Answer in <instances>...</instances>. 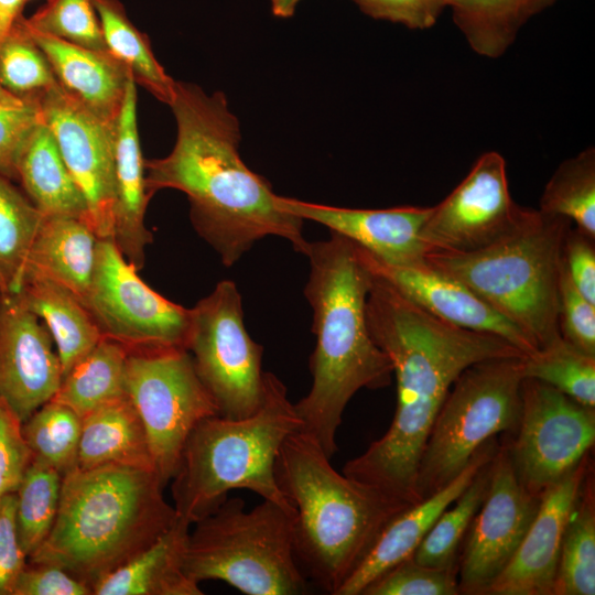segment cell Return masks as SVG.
<instances>
[{"label":"cell","instance_id":"41","mask_svg":"<svg viewBox=\"0 0 595 595\" xmlns=\"http://www.w3.org/2000/svg\"><path fill=\"white\" fill-rule=\"evenodd\" d=\"M457 594H459L457 572L422 565L412 556L381 574L361 593V595Z\"/></svg>","mask_w":595,"mask_h":595},{"label":"cell","instance_id":"10","mask_svg":"<svg viewBox=\"0 0 595 595\" xmlns=\"http://www.w3.org/2000/svg\"><path fill=\"white\" fill-rule=\"evenodd\" d=\"M125 392L149 440L154 469L165 487L173 478L184 444L203 419L219 414L187 349L129 350Z\"/></svg>","mask_w":595,"mask_h":595},{"label":"cell","instance_id":"7","mask_svg":"<svg viewBox=\"0 0 595 595\" xmlns=\"http://www.w3.org/2000/svg\"><path fill=\"white\" fill-rule=\"evenodd\" d=\"M572 221L528 208L509 234L470 252H429L425 261L462 282L515 324L539 349L561 334L559 279Z\"/></svg>","mask_w":595,"mask_h":595},{"label":"cell","instance_id":"28","mask_svg":"<svg viewBox=\"0 0 595 595\" xmlns=\"http://www.w3.org/2000/svg\"><path fill=\"white\" fill-rule=\"evenodd\" d=\"M17 170L18 181L26 196L43 215L71 216L88 221L86 199L43 119L25 142Z\"/></svg>","mask_w":595,"mask_h":595},{"label":"cell","instance_id":"42","mask_svg":"<svg viewBox=\"0 0 595 595\" xmlns=\"http://www.w3.org/2000/svg\"><path fill=\"white\" fill-rule=\"evenodd\" d=\"M559 329L566 342L595 356V304L575 288L563 259L559 279Z\"/></svg>","mask_w":595,"mask_h":595},{"label":"cell","instance_id":"46","mask_svg":"<svg viewBox=\"0 0 595 595\" xmlns=\"http://www.w3.org/2000/svg\"><path fill=\"white\" fill-rule=\"evenodd\" d=\"M90 585L73 576L64 569L47 564L26 562L21 571L13 595H91Z\"/></svg>","mask_w":595,"mask_h":595},{"label":"cell","instance_id":"24","mask_svg":"<svg viewBox=\"0 0 595 595\" xmlns=\"http://www.w3.org/2000/svg\"><path fill=\"white\" fill-rule=\"evenodd\" d=\"M192 524H174L123 565L93 584L94 595H202L199 584L184 570Z\"/></svg>","mask_w":595,"mask_h":595},{"label":"cell","instance_id":"40","mask_svg":"<svg viewBox=\"0 0 595 595\" xmlns=\"http://www.w3.org/2000/svg\"><path fill=\"white\" fill-rule=\"evenodd\" d=\"M29 28L72 44L108 52L91 0H47L25 18Z\"/></svg>","mask_w":595,"mask_h":595},{"label":"cell","instance_id":"19","mask_svg":"<svg viewBox=\"0 0 595 595\" xmlns=\"http://www.w3.org/2000/svg\"><path fill=\"white\" fill-rule=\"evenodd\" d=\"M589 455L541 495L521 543L486 595H553L565 527L592 466Z\"/></svg>","mask_w":595,"mask_h":595},{"label":"cell","instance_id":"16","mask_svg":"<svg viewBox=\"0 0 595 595\" xmlns=\"http://www.w3.org/2000/svg\"><path fill=\"white\" fill-rule=\"evenodd\" d=\"M88 208L99 239L113 238L115 151L117 121L99 117L57 84L36 101Z\"/></svg>","mask_w":595,"mask_h":595},{"label":"cell","instance_id":"25","mask_svg":"<svg viewBox=\"0 0 595 595\" xmlns=\"http://www.w3.org/2000/svg\"><path fill=\"white\" fill-rule=\"evenodd\" d=\"M98 239L85 219L44 215L21 280L30 274L46 277L69 289L84 303L95 268Z\"/></svg>","mask_w":595,"mask_h":595},{"label":"cell","instance_id":"49","mask_svg":"<svg viewBox=\"0 0 595 595\" xmlns=\"http://www.w3.org/2000/svg\"><path fill=\"white\" fill-rule=\"evenodd\" d=\"M30 0H0V44L8 35Z\"/></svg>","mask_w":595,"mask_h":595},{"label":"cell","instance_id":"8","mask_svg":"<svg viewBox=\"0 0 595 595\" xmlns=\"http://www.w3.org/2000/svg\"><path fill=\"white\" fill-rule=\"evenodd\" d=\"M193 526L184 570L196 583L219 581L247 595L309 592L294 554V513L280 505L262 499L246 510L240 497H228Z\"/></svg>","mask_w":595,"mask_h":595},{"label":"cell","instance_id":"33","mask_svg":"<svg viewBox=\"0 0 595 595\" xmlns=\"http://www.w3.org/2000/svg\"><path fill=\"white\" fill-rule=\"evenodd\" d=\"M493 458L482 465L461 496L435 520L412 554L415 562L457 572L463 540L489 487Z\"/></svg>","mask_w":595,"mask_h":595},{"label":"cell","instance_id":"39","mask_svg":"<svg viewBox=\"0 0 595 595\" xmlns=\"http://www.w3.org/2000/svg\"><path fill=\"white\" fill-rule=\"evenodd\" d=\"M20 17L0 44V85L24 101H36L57 85L44 53Z\"/></svg>","mask_w":595,"mask_h":595},{"label":"cell","instance_id":"38","mask_svg":"<svg viewBox=\"0 0 595 595\" xmlns=\"http://www.w3.org/2000/svg\"><path fill=\"white\" fill-rule=\"evenodd\" d=\"M63 476L32 461L15 491V520L20 544L29 558L50 533L60 506Z\"/></svg>","mask_w":595,"mask_h":595},{"label":"cell","instance_id":"36","mask_svg":"<svg viewBox=\"0 0 595 595\" xmlns=\"http://www.w3.org/2000/svg\"><path fill=\"white\" fill-rule=\"evenodd\" d=\"M83 419L71 408L50 400L22 422V434L32 461L62 476L77 466Z\"/></svg>","mask_w":595,"mask_h":595},{"label":"cell","instance_id":"31","mask_svg":"<svg viewBox=\"0 0 595 595\" xmlns=\"http://www.w3.org/2000/svg\"><path fill=\"white\" fill-rule=\"evenodd\" d=\"M108 52L156 99L169 105L175 82L155 58L149 36L139 31L119 0H91Z\"/></svg>","mask_w":595,"mask_h":595},{"label":"cell","instance_id":"32","mask_svg":"<svg viewBox=\"0 0 595 595\" xmlns=\"http://www.w3.org/2000/svg\"><path fill=\"white\" fill-rule=\"evenodd\" d=\"M589 467L565 527L553 595L595 594V493Z\"/></svg>","mask_w":595,"mask_h":595},{"label":"cell","instance_id":"17","mask_svg":"<svg viewBox=\"0 0 595 595\" xmlns=\"http://www.w3.org/2000/svg\"><path fill=\"white\" fill-rule=\"evenodd\" d=\"M53 337L15 293H0V398L24 422L56 393L63 370Z\"/></svg>","mask_w":595,"mask_h":595},{"label":"cell","instance_id":"50","mask_svg":"<svg viewBox=\"0 0 595 595\" xmlns=\"http://www.w3.org/2000/svg\"><path fill=\"white\" fill-rule=\"evenodd\" d=\"M301 0H270L273 15L278 18H290Z\"/></svg>","mask_w":595,"mask_h":595},{"label":"cell","instance_id":"11","mask_svg":"<svg viewBox=\"0 0 595 595\" xmlns=\"http://www.w3.org/2000/svg\"><path fill=\"white\" fill-rule=\"evenodd\" d=\"M187 350L220 415L240 419L260 408L263 347L245 327L241 295L232 281L218 282L191 309Z\"/></svg>","mask_w":595,"mask_h":595},{"label":"cell","instance_id":"13","mask_svg":"<svg viewBox=\"0 0 595 595\" xmlns=\"http://www.w3.org/2000/svg\"><path fill=\"white\" fill-rule=\"evenodd\" d=\"M84 305L101 335L121 343L128 350L187 349L191 309L165 299L145 284L113 238L98 239Z\"/></svg>","mask_w":595,"mask_h":595},{"label":"cell","instance_id":"34","mask_svg":"<svg viewBox=\"0 0 595 595\" xmlns=\"http://www.w3.org/2000/svg\"><path fill=\"white\" fill-rule=\"evenodd\" d=\"M539 210L574 221L595 239V149L588 147L563 161L550 177Z\"/></svg>","mask_w":595,"mask_h":595},{"label":"cell","instance_id":"27","mask_svg":"<svg viewBox=\"0 0 595 595\" xmlns=\"http://www.w3.org/2000/svg\"><path fill=\"white\" fill-rule=\"evenodd\" d=\"M15 294L48 328L63 376L101 339L102 335L87 307L61 283L30 274L21 280Z\"/></svg>","mask_w":595,"mask_h":595},{"label":"cell","instance_id":"37","mask_svg":"<svg viewBox=\"0 0 595 595\" xmlns=\"http://www.w3.org/2000/svg\"><path fill=\"white\" fill-rule=\"evenodd\" d=\"M523 378L540 380L576 402L595 408V356L585 354L562 336L524 357Z\"/></svg>","mask_w":595,"mask_h":595},{"label":"cell","instance_id":"15","mask_svg":"<svg viewBox=\"0 0 595 595\" xmlns=\"http://www.w3.org/2000/svg\"><path fill=\"white\" fill-rule=\"evenodd\" d=\"M540 498L519 482L504 442L491 461L485 499L458 553L459 594L486 595L521 543L538 511Z\"/></svg>","mask_w":595,"mask_h":595},{"label":"cell","instance_id":"45","mask_svg":"<svg viewBox=\"0 0 595 595\" xmlns=\"http://www.w3.org/2000/svg\"><path fill=\"white\" fill-rule=\"evenodd\" d=\"M367 15L424 30L435 24L445 0H353Z\"/></svg>","mask_w":595,"mask_h":595},{"label":"cell","instance_id":"52","mask_svg":"<svg viewBox=\"0 0 595 595\" xmlns=\"http://www.w3.org/2000/svg\"><path fill=\"white\" fill-rule=\"evenodd\" d=\"M0 293H6L4 285H3V282L1 280V277H0Z\"/></svg>","mask_w":595,"mask_h":595},{"label":"cell","instance_id":"35","mask_svg":"<svg viewBox=\"0 0 595 595\" xmlns=\"http://www.w3.org/2000/svg\"><path fill=\"white\" fill-rule=\"evenodd\" d=\"M44 215L12 181L0 175V277L15 293Z\"/></svg>","mask_w":595,"mask_h":595},{"label":"cell","instance_id":"29","mask_svg":"<svg viewBox=\"0 0 595 595\" xmlns=\"http://www.w3.org/2000/svg\"><path fill=\"white\" fill-rule=\"evenodd\" d=\"M128 348L102 336L96 346L62 378L51 399L75 411L82 419L126 394L125 371Z\"/></svg>","mask_w":595,"mask_h":595},{"label":"cell","instance_id":"9","mask_svg":"<svg viewBox=\"0 0 595 595\" xmlns=\"http://www.w3.org/2000/svg\"><path fill=\"white\" fill-rule=\"evenodd\" d=\"M523 357H498L468 366L452 385L420 457V500L455 479L498 433H515L521 414Z\"/></svg>","mask_w":595,"mask_h":595},{"label":"cell","instance_id":"18","mask_svg":"<svg viewBox=\"0 0 595 595\" xmlns=\"http://www.w3.org/2000/svg\"><path fill=\"white\" fill-rule=\"evenodd\" d=\"M357 248L371 273L389 282L428 313L462 328L497 335L526 356L538 351L515 324L465 284L432 268L425 259L413 266H396L377 259L359 246Z\"/></svg>","mask_w":595,"mask_h":595},{"label":"cell","instance_id":"6","mask_svg":"<svg viewBox=\"0 0 595 595\" xmlns=\"http://www.w3.org/2000/svg\"><path fill=\"white\" fill-rule=\"evenodd\" d=\"M303 423L284 383L264 376V398L252 414H220L199 421L190 433L171 479L174 508L191 524L214 511L234 489H248L295 515L279 489L275 461L285 439Z\"/></svg>","mask_w":595,"mask_h":595},{"label":"cell","instance_id":"47","mask_svg":"<svg viewBox=\"0 0 595 595\" xmlns=\"http://www.w3.org/2000/svg\"><path fill=\"white\" fill-rule=\"evenodd\" d=\"M17 495L10 494L0 500V595H13L17 580L26 564L18 536Z\"/></svg>","mask_w":595,"mask_h":595},{"label":"cell","instance_id":"44","mask_svg":"<svg viewBox=\"0 0 595 595\" xmlns=\"http://www.w3.org/2000/svg\"><path fill=\"white\" fill-rule=\"evenodd\" d=\"M41 120L35 101L21 107L0 106V175L18 181L20 153Z\"/></svg>","mask_w":595,"mask_h":595},{"label":"cell","instance_id":"2","mask_svg":"<svg viewBox=\"0 0 595 595\" xmlns=\"http://www.w3.org/2000/svg\"><path fill=\"white\" fill-rule=\"evenodd\" d=\"M169 106L176 141L169 155L144 161L149 196L163 188L185 193L194 229L226 267L267 236L284 238L304 255L303 220L282 210L271 184L240 158V126L225 94L175 82Z\"/></svg>","mask_w":595,"mask_h":595},{"label":"cell","instance_id":"26","mask_svg":"<svg viewBox=\"0 0 595 595\" xmlns=\"http://www.w3.org/2000/svg\"><path fill=\"white\" fill-rule=\"evenodd\" d=\"M107 465L155 472L145 429L127 394L83 418L76 468Z\"/></svg>","mask_w":595,"mask_h":595},{"label":"cell","instance_id":"20","mask_svg":"<svg viewBox=\"0 0 595 595\" xmlns=\"http://www.w3.org/2000/svg\"><path fill=\"white\" fill-rule=\"evenodd\" d=\"M275 201L282 210L327 227L331 232L347 238L383 262L413 266L424 261L425 250L420 232L431 207L357 209L280 195Z\"/></svg>","mask_w":595,"mask_h":595},{"label":"cell","instance_id":"14","mask_svg":"<svg viewBox=\"0 0 595 595\" xmlns=\"http://www.w3.org/2000/svg\"><path fill=\"white\" fill-rule=\"evenodd\" d=\"M528 208L512 199L505 159L480 155L462 182L431 213L420 232L429 252H470L490 246L523 218Z\"/></svg>","mask_w":595,"mask_h":595},{"label":"cell","instance_id":"5","mask_svg":"<svg viewBox=\"0 0 595 595\" xmlns=\"http://www.w3.org/2000/svg\"><path fill=\"white\" fill-rule=\"evenodd\" d=\"M163 489L154 470H71L62 479L54 524L29 561L60 566L91 587L174 524L178 516Z\"/></svg>","mask_w":595,"mask_h":595},{"label":"cell","instance_id":"23","mask_svg":"<svg viewBox=\"0 0 595 595\" xmlns=\"http://www.w3.org/2000/svg\"><path fill=\"white\" fill-rule=\"evenodd\" d=\"M26 28L60 87L99 117L117 121L132 79L128 69L109 52L82 47Z\"/></svg>","mask_w":595,"mask_h":595},{"label":"cell","instance_id":"3","mask_svg":"<svg viewBox=\"0 0 595 595\" xmlns=\"http://www.w3.org/2000/svg\"><path fill=\"white\" fill-rule=\"evenodd\" d=\"M304 255L311 266L304 294L313 310L316 343L310 358L311 389L294 405L302 430L332 458L349 400L363 388L388 387L393 369L368 329L366 299L372 273L357 246L331 232L326 240L309 242Z\"/></svg>","mask_w":595,"mask_h":595},{"label":"cell","instance_id":"30","mask_svg":"<svg viewBox=\"0 0 595 595\" xmlns=\"http://www.w3.org/2000/svg\"><path fill=\"white\" fill-rule=\"evenodd\" d=\"M469 46L496 58L515 41L521 26L545 9V0H445Z\"/></svg>","mask_w":595,"mask_h":595},{"label":"cell","instance_id":"4","mask_svg":"<svg viewBox=\"0 0 595 595\" xmlns=\"http://www.w3.org/2000/svg\"><path fill=\"white\" fill-rule=\"evenodd\" d=\"M279 489L294 508L293 547L306 580L336 595L387 523L408 504L337 472L303 430L289 435L275 461Z\"/></svg>","mask_w":595,"mask_h":595},{"label":"cell","instance_id":"1","mask_svg":"<svg viewBox=\"0 0 595 595\" xmlns=\"http://www.w3.org/2000/svg\"><path fill=\"white\" fill-rule=\"evenodd\" d=\"M366 318L374 342L392 364L397 407L387 432L349 459L343 473L415 504L420 457L454 381L475 363L526 355L497 335L435 317L375 274Z\"/></svg>","mask_w":595,"mask_h":595},{"label":"cell","instance_id":"21","mask_svg":"<svg viewBox=\"0 0 595 595\" xmlns=\"http://www.w3.org/2000/svg\"><path fill=\"white\" fill-rule=\"evenodd\" d=\"M498 447L495 437L489 440L448 485L396 515L336 595H361L372 581L411 558L439 516L461 496L482 465L495 456Z\"/></svg>","mask_w":595,"mask_h":595},{"label":"cell","instance_id":"48","mask_svg":"<svg viewBox=\"0 0 595 595\" xmlns=\"http://www.w3.org/2000/svg\"><path fill=\"white\" fill-rule=\"evenodd\" d=\"M595 239L572 226L563 246V266L580 293L595 304Z\"/></svg>","mask_w":595,"mask_h":595},{"label":"cell","instance_id":"22","mask_svg":"<svg viewBox=\"0 0 595 595\" xmlns=\"http://www.w3.org/2000/svg\"><path fill=\"white\" fill-rule=\"evenodd\" d=\"M150 198L137 125V87L131 79L117 123L112 236L123 257L138 271L144 266L145 247L153 241L144 223Z\"/></svg>","mask_w":595,"mask_h":595},{"label":"cell","instance_id":"12","mask_svg":"<svg viewBox=\"0 0 595 595\" xmlns=\"http://www.w3.org/2000/svg\"><path fill=\"white\" fill-rule=\"evenodd\" d=\"M512 434L505 444L516 476L530 494L541 497L591 453L595 408L540 380L523 378L521 414Z\"/></svg>","mask_w":595,"mask_h":595},{"label":"cell","instance_id":"43","mask_svg":"<svg viewBox=\"0 0 595 595\" xmlns=\"http://www.w3.org/2000/svg\"><path fill=\"white\" fill-rule=\"evenodd\" d=\"M31 462L22 421L0 398V500L18 490Z\"/></svg>","mask_w":595,"mask_h":595},{"label":"cell","instance_id":"51","mask_svg":"<svg viewBox=\"0 0 595 595\" xmlns=\"http://www.w3.org/2000/svg\"><path fill=\"white\" fill-rule=\"evenodd\" d=\"M25 104L26 101L13 96L0 85V106L21 107V106H24Z\"/></svg>","mask_w":595,"mask_h":595}]
</instances>
